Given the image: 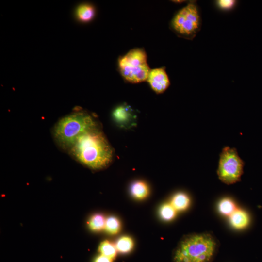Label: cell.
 Wrapping results in <instances>:
<instances>
[{
	"label": "cell",
	"mask_w": 262,
	"mask_h": 262,
	"mask_svg": "<svg viewBox=\"0 0 262 262\" xmlns=\"http://www.w3.org/2000/svg\"><path fill=\"white\" fill-rule=\"evenodd\" d=\"M69 152L83 165L96 170L107 167L114 158L113 148L99 128L82 135Z\"/></svg>",
	"instance_id": "1"
},
{
	"label": "cell",
	"mask_w": 262,
	"mask_h": 262,
	"mask_svg": "<svg viewBox=\"0 0 262 262\" xmlns=\"http://www.w3.org/2000/svg\"><path fill=\"white\" fill-rule=\"evenodd\" d=\"M98 128L99 126L91 115L77 111L60 119L53 128V134L58 145L69 151L82 135Z\"/></svg>",
	"instance_id": "2"
},
{
	"label": "cell",
	"mask_w": 262,
	"mask_h": 262,
	"mask_svg": "<svg viewBox=\"0 0 262 262\" xmlns=\"http://www.w3.org/2000/svg\"><path fill=\"white\" fill-rule=\"evenodd\" d=\"M216 243L209 234H195L185 237L174 255L175 262H209L214 253Z\"/></svg>",
	"instance_id": "3"
},
{
	"label": "cell",
	"mask_w": 262,
	"mask_h": 262,
	"mask_svg": "<svg viewBox=\"0 0 262 262\" xmlns=\"http://www.w3.org/2000/svg\"><path fill=\"white\" fill-rule=\"evenodd\" d=\"M120 72L127 81L136 83L147 80L150 68L146 52L142 49H134L118 60Z\"/></svg>",
	"instance_id": "4"
},
{
	"label": "cell",
	"mask_w": 262,
	"mask_h": 262,
	"mask_svg": "<svg viewBox=\"0 0 262 262\" xmlns=\"http://www.w3.org/2000/svg\"><path fill=\"white\" fill-rule=\"evenodd\" d=\"M171 26L178 35L188 39L194 37L201 26L197 6L191 2L180 10L174 16Z\"/></svg>",
	"instance_id": "5"
},
{
	"label": "cell",
	"mask_w": 262,
	"mask_h": 262,
	"mask_svg": "<svg viewBox=\"0 0 262 262\" xmlns=\"http://www.w3.org/2000/svg\"><path fill=\"white\" fill-rule=\"evenodd\" d=\"M244 163L234 148L225 147L220 154L217 175L227 184L239 181L243 173Z\"/></svg>",
	"instance_id": "6"
},
{
	"label": "cell",
	"mask_w": 262,
	"mask_h": 262,
	"mask_svg": "<svg viewBox=\"0 0 262 262\" xmlns=\"http://www.w3.org/2000/svg\"><path fill=\"white\" fill-rule=\"evenodd\" d=\"M147 81L153 91L158 94L163 93L170 85L168 75L162 67L150 70Z\"/></svg>",
	"instance_id": "7"
},
{
	"label": "cell",
	"mask_w": 262,
	"mask_h": 262,
	"mask_svg": "<svg viewBox=\"0 0 262 262\" xmlns=\"http://www.w3.org/2000/svg\"><path fill=\"white\" fill-rule=\"evenodd\" d=\"M113 116L120 127L127 128L134 125V115L131 108L127 105H122L115 108Z\"/></svg>",
	"instance_id": "8"
},
{
	"label": "cell",
	"mask_w": 262,
	"mask_h": 262,
	"mask_svg": "<svg viewBox=\"0 0 262 262\" xmlns=\"http://www.w3.org/2000/svg\"><path fill=\"white\" fill-rule=\"evenodd\" d=\"M250 222V217L245 211L236 209L230 216L229 222L236 229H243L246 228Z\"/></svg>",
	"instance_id": "9"
},
{
	"label": "cell",
	"mask_w": 262,
	"mask_h": 262,
	"mask_svg": "<svg viewBox=\"0 0 262 262\" xmlns=\"http://www.w3.org/2000/svg\"><path fill=\"white\" fill-rule=\"evenodd\" d=\"M95 15V8L88 3H82L79 5L75 10V16L77 19L82 22H88L91 21Z\"/></svg>",
	"instance_id": "10"
},
{
	"label": "cell",
	"mask_w": 262,
	"mask_h": 262,
	"mask_svg": "<svg viewBox=\"0 0 262 262\" xmlns=\"http://www.w3.org/2000/svg\"><path fill=\"white\" fill-rule=\"evenodd\" d=\"M131 196L135 199L142 200L146 198L149 194V188L146 182L137 180L133 182L130 187Z\"/></svg>",
	"instance_id": "11"
},
{
	"label": "cell",
	"mask_w": 262,
	"mask_h": 262,
	"mask_svg": "<svg viewBox=\"0 0 262 262\" xmlns=\"http://www.w3.org/2000/svg\"><path fill=\"white\" fill-rule=\"evenodd\" d=\"M190 198L188 195L182 192L177 193L171 198L170 204L176 211L186 210L189 206Z\"/></svg>",
	"instance_id": "12"
},
{
	"label": "cell",
	"mask_w": 262,
	"mask_h": 262,
	"mask_svg": "<svg viewBox=\"0 0 262 262\" xmlns=\"http://www.w3.org/2000/svg\"><path fill=\"white\" fill-rule=\"evenodd\" d=\"M106 219L100 213L92 215L88 221V226L90 230L94 232H99L104 229Z\"/></svg>",
	"instance_id": "13"
},
{
	"label": "cell",
	"mask_w": 262,
	"mask_h": 262,
	"mask_svg": "<svg viewBox=\"0 0 262 262\" xmlns=\"http://www.w3.org/2000/svg\"><path fill=\"white\" fill-rule=\"evenodd\" d=\"M98 251L101 255L113 260L116 256L117 250L115 245L111 241L105 240L100 244Z\"/></svg>",
	"instance_id": "14"
},
{
	"label": "cell",
	"mask_w": 262,
	"mask_h": 262,
	"mask_svg": "<svg viewBox=\"0 0 262 262\" xmlns=\"http://www.w3.org/2000/svg\"><path fill=\"white\" fill-rule=\"evenodd\" d=\"M117 252L121 253H127L133 248L134 242L132 239L128 236L120 237L115 244Z\"/></svg>",
	"instance_id": "15"
},
{
	"label": "cell",
	"mask_w": 262,
	"mask_h": 262,
	"mask_svg": "<svg viewBox=\"0 0 262 262\" xmlns=\"http://www.w3.org/2000/svg\"><path fill=\"white\" fill-rule=\"evenodd\" d=\"M218 209L222 214L226 216H230L236 210L234 202L229 198L221 199L218 203Z\"/></svg>",
	"instance_id": "16"
},
{
	"label": "cell",
	"mask_w": 262,
	"mask_h": 262,
	"mask_svg": "<svg viewBox=\"0 0 262 262\" xmlns=\"http://www.w3.org/2000/svg\"><path fill=\"white\" fill-rule=\"evenodd\" d=\"M121 229V223L116 217L110 216L106 219L104 229L110 235L117 234Z\"/></svg>",
	"instance_id": "17"
},
{
	"label": "cell",
	"mask_w": 262,
	"mask_h": 262,
	"mask_svg": "<svg viewBox=\"0 0 262 262\" xmlns=\"http://www.w3.org/2000/svg\"><path fill=\"white\" fill-rule=\"evenodd\" d=\"M159 214L163 220L170 221L175 217L176 210L170 203H165L160 207Z\"/></svg>",
	"instance_id": "18"
},
{
	"label": "cell",
	"mask_w": 262,
	"mask_h": 262,
	"mask_svg": "<svg viewBox=\"0 0 262 262\" xmlns=\"http://www.w3.org/2000/svg\"><path fill=\"white\" fill-rule=\"evenodd\" d=\"M235 2L233 0H219L217 1V4L222 9H228L232 7Z\"/></svg>",
	"instance_id": "19"
},
{
	"label": "cell",
	"mask_w": 262,
	"mask_h": 262,
	"mask_svg": "<svg viewBox=\"0 0 262 262\" xmlns=\"http://www.w3.org/2000/svg\"><path fill=\"white\" fill-rule=\"evenodd\" d=\"M112 260L102 255L97 256L94 262H112Z\"/></svg>",
	"instance_id": "20"
}]
</instances>
